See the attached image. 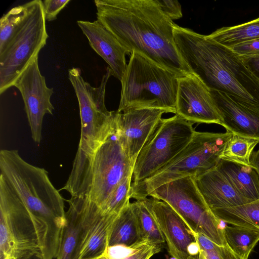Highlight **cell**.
Segmentation results:
<instances>
[{
    "label": "cell",
    "instance_id": "1",
    "mask_svg": "<svg viewBox=\"0 0 259 259\" xmlns=\"http://www.w3.org/2000/svg\"><path fill=\"white\" fill-rule=\"evenodd\" d=\"M97 18L130 53L136 52L179 77L191 74L174 39L177 25L154 0H96Z\"/></svg>",
    "mask_w": 259,
    "mask_h": 259
},
{
    "label": "cell",
    "instance_id": "2",
    "mask_svg": "<svg viewBox=\"0 0 259 259\" xmlns=\"http://www.w3.org/2000/svg\"><path fill=\"white\" fill-rule=\"evenodd\" d=\"M1 174L25 205L35 226L39 259H56L66 224L64 199L44 168L26 161L15 149L0 151Z\"/></svg>",
    "mask_w": 259,
    "mask_h": 259
},
{
    "label": "cell",
    "instance_id": "3",
    "mask_svg": "<svg viewBox=\"0 0 259 259\" xmlns=\"http://www.w3.org/2000/svg\"><path fill=\"white\" fill-rule=\"evenodd\" d=\"M174 39L183 61L209 90L259 107V81L230 48L178 25Z\"/></svg>",
    "mask_w": 259,
    "mask_h": 259
},
{
    "label": "cell",
    "instance_id": "4",
    "mask_svg": "<svg viewBox=\"0 0 259 259\" xmlns=\"http://www.w3.org/2000/svg\"><path fill=\"white\" fill-rule=\"evenodd\" d=\"M179 78L176 74L133 52L121 83L117 112L152 108L176 114Z\"/></svg>",
    "mask_w": 259,
    "mask_h": 259
},
{
    "label": "cell",
    "instance_id": "5",
    "mask_svg": "<svg viewBox=\"0 0 259 259\" xmlns=\"http://www.w3.org/2000/svg\"><path fill=\"white\" fill-rule=\"evenodd\" d=\"M233 134L195 131L191 140L167 164L152 176L132 184L131 198L145 199L154 190L168 182L186 177L197 178L214 168Z\"/></svg>",
    "mask_w": 259,
    "mask_h": 259
},
{
    "label": "cell",
    "instance_id": "6",
    "mask_svg": "<svg viewBox=\"0 0 259 259\" xmlns=\"http://www.w3.org/2000/svg\"><path fill=\"white\" fill-rule=\"evenodd\" d=\"M42 1L29 2L27 14L0 51V94L13 86L18 76L38 57L49 37Z\"/></svg>",
    "mask_w": 259,
    "mask_h": 259
},
{
    "label": "cell",
    "instance_id": "7",
    "mask_svg": "<svg viewBox=\"0 0 259 259\" xmlns=\"http://www.w3.org/2000/svg\"><path fill=\"white\" fill-rule=\"evenodd\" d=\"M149 196L168 204L191 233L203 235L220 245L227 244L222 222L208 206L194 177H186L163 184Z\"/></svg>",
    "mask_w": 259,
    "mask_h": 259
},
{
    "label": "cell",
    "instance_id": "8",
    "mask_svg": "<svg viewBox=\"0 0 259 259\" xmlns=\"http://www.w3.org/2000/svg\"><path fill=\"white\" fill-rule=\"evenodd\" d=\"M40 255L30 213L0 175V259H39Z\"/></svg>",
    "mask_w": 259,
    "mask_h": 259
},
{
    "label": "cell",
    "instance_id": "9",
    "mask_svg": "<svg viewBox=\"0 0 259 259\" xmlns=\"http://www.w3.org/2000/svg\"><path fill=\"white\" fill-rule=\"evenodd\" d=\"M133 168L114 135L96 151L74 197L81 198L100 207L122 180L133 174Z\"/></svg>",
    "mask_w": 259,
    "mask_h": 259
},
{
    "label": "cell",
    "instance_id": "10",
    "mask_svg": "<svg viewBox=\"0 0 259 259\" xmlns=\"http://www.w3.org/2000/svg\"><path fill=\"white\" fill-rule=\"evenodd\" d=\"M193 124L177 114L168 118H162L137 158L132 184L149 178L181 152L195 132Z\"/></svg>",
    "mask_w": 259,
    "mask_h": 259
},
{
    "label": "cell",
    "instance_id": "11",
    "mask_svg": "<svg viewBox=\"0 0 259 259\" xmlns=\"http://www.w3.org/2000/svg\"><path fill=\"white\" fill-rule=\"evenodd\" d=\"M13 86L21 94L31 137L38 144L42 138L44 117L46 114H52L54 108L51 102L53 89L47 87L45 77L40 73L38 57L18 76Z\"/></svg>",
    "mask_w": 259,
    "mask_h": 259
},
{
    "label": "cell",
    "instance_id": "12",
    "mask_svg": "<svg viewBox=\"0 0 259 259\" xmlns=\"http://www.w3.org/2000/svg\"><path fill=\"white\" fill-rule=\"evenodd\" d=\"M164 113L160 109L142 108L115 111L114 135L134 166L140 152Z\"/></svg>",
    "mask_w": 259,
    "mask_h": 259
},
{
    "label": "cell",
    "instance_id": "13",
    "mask_svg": "<svg viewBox=\"0 0 259 259\" xmlns=\"http://www.w3.org/2000/svg\"><path fill=\"white\" fill-rule=\"evenodd\" d=\"M176 114L193 123L222 124L209 90L193 74L179 78Z\"/></svg>",
    "mask_w": 259,
    "mask_h": 259
},
{
    "label": "cell",
    "instance_id": "14",
    "mask_svg": "<svg viewBox=\"0 0 259 259\" xmlns=\"http://www.w3.org/2000/svg\"><path fill=\"white\" fill-rule=\"evenodd\" d=\"M162 233L168 252L174 259H187L195 243L194 236L179 214L166 203L150 197L142 199Z\"/></svg>",
    "mask_w": 259,
    "mask_h": 259
},
{
    "label": "cell",
    "instance_id": "15",
    "mask_svg": "<svg viewBox=\"0 0 259 259\" xmlns=\"http://www.w3.org/2000/svg\"><path fill=\"white\" fill-rule=\"evenodd\" d=\"M209 92L227 131L259 140V107L218 91Z\"/></svg>",
    "mask_w": 259,
    "mask_h": 259
},
{
    "label": "cell",
    "instance_id": "16",
    "mask_svg": "<svg viewBox=\"0 0 259 259\" xmlns=\"http://www.w3.org/2000/svg\"><path fill=\"white\" fill-rule=\"evenodd\" d=\"M83 211L84 237L79 259H95L106 253L110 231L118 214L102 212L94 203L78 197Z\"/></svg>",
    "mask_w": 259,
    "mask_h": 259
},
{
    "label": "cell",
    "instance_id": "17",
    "mask_svg": "<svg viewBox=\"0 0 259 259\" xmlns=\"http://www.w3.org/2000/svg\"><path fill=\"white\" fill-rule=\"evenodd\" d=\"M77 23L92 48L108 64L112 75L121 81L127 65L125 55H131L130 52L98 20H78Z\"/></svg>",
    "mask_w": 259,
    "mask_h": 259
},
{
    "label": "cell",
    "instance_id": "18",
    "mask_svg": "<svg viewBox=\"0 0 259 259\" xmlns=\"http://www.w3.org/2000/svg\"><path fill=\"white\" fill-rule=\"evenodd\" d=\"M195 181L211 210L251 202L241 196L216 166L195 178Z\"/></svg>",
    "mask_w": 259,
    "mask_h": 259
},
{
    "label": "cell",
    "instance_id": "19",
    "mask_svg": "<svg viewBox=\"0 0 259 259\" xmlns=\"http://www.w3.org/2000/svg\"><path fill=\"white\" fill-rule=\"evenodd\" d=\"M66 224L56 259H79L84 237L83 211L81 203L75 198L66 200Z\"/></svg>",
    "mask_w": 259,
    "mask_h": 259
},
{
    "label": "cell",
    "instance_id": "20",
    "mask_svg": "<svg viewBox=\"0 0 259 259\" xmlns=\"http://www.w3.org/2000/svg\"><path fill=\"white\" fill-rule=\"evenodd\" d=\"M216 167L241 196L250 201L259 199V177L252 167L220 159Z\"/></svg>",
    "mask_w": 259,
    "mask_h": 259
},
{
    "label": "cell",
    "instance_id": "21",
    "mask_svg": "<svg viewBox=\"0 0 259 259\" xmlns=\"http://www.w3.org/2000/svg\"><path fill=\"white\" fill-rule=\"evenodd\" d=\"M143 240L130 202L113 222L108 238V248L121 246L130 248Z\"/></svg>",
    "mask_w": 259,
    "mask_h": 259
},
{
    "label": "cell",
    "instance_id": "22",
    "mask_svg": "<svg viewBox=\"0 0 259 259\" xmlns=\"http://www.w3.org/2000/svg\"><path fill=\"white\" fill-rule=\"evenodd\" d=\"M211 211L223 222L259 232V199L242 205Z\"/></svg>",
    "mask_w": 259,
    "mask_h": 259
},
{
    "label": "cell",
    "instance_id": "23",
    "mask_svg": "<svg viewBox=\"0 0 259 259\" xmlns=\"http://www.w3.org/2000/svg\"><path fill=\"white\" fill-rule=\"evenodd\" d=\"M208 36L215 41L227 47L259 38V18L250 21L217 29Z\"/></svg>",
    "mask_w": 259,
    "mask_h": 259
},
{
    "label": "cell",
    "instance_id": "24",
    "mask_svg": "<svg viewBox=\"0 0 259 259\" xmlns=\"http://www.w3.org/2000/svg\"><path fill=\"white\" fill-rule=\"evenodd\" d=\"M224 233L227 245L237 255L248 259L259 241V232L238 226H225Z\"/></svg>",
    "mask_w": 259,
    "mask_h": 259
},
{
    "label": "cell",
    "instance_id": "25",
    "mask_svg": "<svg viewBox=\"0 0 259 259\" xmlns=\"http://www.w3.org/2000/svg\"><path fill=\"white\" fill-rule=\"evenodd\" d=\"M131 204L142 239L161 247L165 240L154 217L143 200H136Z\"/></svg>",
    "mask_w": 259,
    "mask_h": 259
},
{
    "label": "cell",
    "instance_id": "26",
    "mask_svg": "<svg viewBox=\"0 0 259 259\" xmlns=\"http://www.w3.org/2000/svg\"><path fill=\"white\" fill-rule=\"evenodd\" d=\"M259 140L233 134L227 142L220 159L250 166V158Z\"/></svg>",
    "mask_w": 259,
    "mask_h": 259
},
{
    "label": "cell",
    "instance_id": "27",
    "mask_svg": "<svg viewBox=\"0 0 259 259\" xmlns=\"http://www.w3.org/2000/svg\"><path fill=\"white\" fill-rule=\"evenodd\" d=\"M192 235L195 240V250L190 252L187 259H243L227 244L220 245L203 235L195 233Z\"/></svg>",
    "mask_w": 259,
    "mask_h": 259
},
{
    "label": "cell",
    "instance_id": "28",
    "mask_svg": "<svg viewBox=\"0 0 259 259\" xmlns=\"http://www.w3.org/2000/svg\"><path fill=\"white\" fill-rule=\"evenodd\" d=\"M29 2L13 8L0 20V51L6 46L26 16Z\"/></svg>",
    "mask_w": 259,
    "mask_h": 259
},
{
    "label": "cell",
    "instance_id": "29",
    "mask_svg": "<svg viewBox=\"0 0 259 259\" xmlns=\"http://www.w3.org/2000/svg\"><path fill=\"white\" fill-rule=\"evenodd\" d=\"M133 174L118 185L106 202L99 208L106 214H118L130 203Z\"/></svg>",
    "mask_w": 259,
    "mask_h": 259
},
{
    "label": "cell",
    "instance_id": "30",
    "mask_svg": "<svg viewBox=\"0 0 259 259\" xmlns=\"http://www.w3.org/2000/svg\"><path fill=\"white\" fill-rule=\"evenodd\" d=\"M161 247L147 240H143L128 248L125 254L120 257H113L108 251L106 259H150L160 251Z\"/></svg>",
    "mask_w": 259,
    "mask_h": 259
},
{
    "label": "cell",
    "instance_id": "31",
    "mask_svg": "<svg viewBox=\"0 0 259 259\" xmlns=\"http://www.w3.org/2000/svg\"><path fill=\"white\" fill-rule=\"evenodd\" d=\"M155 4L166 16L171 20L182 17L181 6L177 1L154 0Z\"/></svg>",
    "mask_w": 259,
    "mask_h": 259
},
{
    "label": "cell",
    "instance_id": "32",
    "mask_svg": "<svg viewBox=\"0 0 259 259\" xmlns=\"http://www.w3.org/2000/svg\"><path fill=\"white\" fill-rule=\"evenodd\" d=\"M70 0H45L42 1L46 20L52 21Z\"/></svg>",
    "mask_w": 259,
    "mask_h": 259
},
{
    "label": "cell",
    "instance_id": "33",
    "mask_svg": "<svg viewBox=\"0 0 259 259\" xmlns=\"http://www.w3.org/2000/svg\"><path fill=\"white\" fill-rule=\"evenodd\" d=\"M230 48L239 56L259 54V38L244 41Z\"/></svg>",
    "mask_w": 259,
    "mask_h": 259
},
{
    "label": "cell",
    "instance_id": "34",
    "mask_svg": "<svg viewBox=\"0 0 259 259\" xmlns=\"http://www.w3.org/2000/svg\"><path fill=\"white\" fill-rule=\"evenodd\" d=\"M239 57L250 73L259 81V54Z\"/></svg>",
    "mask_w": 259,
    "mask_h": 259
},
{
    "label": "cell",
    "instance_id": "35",
    "mask_svg": "<svg viewBox=\"0 0 259 259\" xmlns=\"http://www.w3.org/2000/svg\"><path fill=\"white\" fill-rule=\"evenodd\" d=\"M250 166L256 171L259 177V149L252 152L250 158Z\"/></svg>",
    "mask_w": 259,
    "mask_h": 259
},
{
    "label": "cell",
    "instance_id": "36",
    "mask_svg": "<svg viewBox=\"0 0 259 259\" xmlns=\"http://www.w3.org/2000/svg\"><path fill=\"white\" fill-rule=\"evenodd\" d=\"M108 255V251L106 253L103 254V255H101L98 257H97L95 259H106Z\"/></svg>",
    "mask_w": 259,
    "mask_h": 259
}]
</instances>
